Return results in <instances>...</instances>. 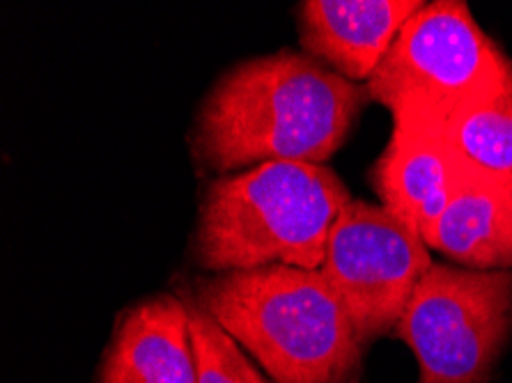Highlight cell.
<instances>
[{"label": "cell", "instance_id": "1", "mask_svg": "<svg viewBox=\"0 0 512 383\" xmlns=\"http://www.w3.org/2000/svg\"><path fill=\"white\" fill-rule=\"evenodd\" d=\"M352 83L306 53L281 49L219 76L193 120L189 145L216 175L267 161L324 166L352 134L368 104Z\"/></svg>", "mask_w": 512, "mask_h": 383}, {"label": "cell", "instance_id": "2", "mask_svg": "<svg viewBox=\"0 0 512 383\" xmlns=\"http://www.w3.org/2000/svg\"><path fill=\"white\" fill-rule=\"evenodd\" d=\"M354 198L331 168L267 161L221 175L200 198L191 255L207 273L297 267L320 271L338 216Z\"/></svg>", "mask_w": 512, "mask_h": 383}, {"label": "cell", "instance_id": "3", "mask_svg": "<svg viewBox=\"0 0 512 383\" xmlns=\"http://www.w3.org/2000/svg\"><path fill=\"white\" fill-rule=\"evenodd\" d=\"M193 296L274 383H356L363 345L322 271L262 267L193 280Z\"/></svg>", "mask_w": 512, "mask_h": 383}, {"label": "cell", "instance_id": "4", "mask_svg": "<svg viewBox=\"0 0 512 383\" xmlns=\"http://www.w3.org/2000/svg\"><path fill=\"white\" fill-rule=\"evenodd\" d=\"M512 85V60L462 0H434L411 14L366 83L393 129L437 134L455 113Z\"/></svg>", "mask_w": 512, "mask_h": 383}, {"label": "cell", "instance_id": "5", "mask_svg": "<svg viewBox=\"0 0 512 383\" xmlns=\"http://www.w3.org/2000/svg\"><path fill=\"white\" fill-rule=\"evenodd\" d=\"M395 333L418 361V383H485L512 333V271L432 262Z\"/></svg>", "mask_w": 512, "mask_h": 383}, {"label": "cell", "instance_id": "6", "mask_svg": "<svg viewBox=\"0 0 512 383\" xmlns=\"http://www.w3.org/2000/svg\"><path fill=\"white\" fill-rule=\"evenodd\" d=\"M430 267V248L421 234L382 205L352 200L333 225L320 271L366 347L395 331Z\"/></svg>", "mask_w": 512, "mask_h": 383}, {"label": "cell", "instance_id": "7", "mask_svg": "<svg viewBox=\"0 0 512 383\" xmlns=\"http://www.w3.org/2000/svg\"><path fill=\"white\" fill-rule=\"evenodd\" d=\"M418 0H306L297 10L306 56L347 81H370Z\"/></svg>", "mask_w": 512, "mask_h": 383}, {"label": "cell", "instance_id": "8", "mask_svg": "<svg viewBox=\"0 0 512 383\" xmlns=\"http://www.w3.org/2000/svg\"><path fill=\"white\" fill-rule=\"evenodd\" d=\"M469 170L437 134L393 129L370 168V184L386 211L425 241Z\"/></svg>", "mask_w": 512, "mask_h": 383}, {"label": "cell", "instance_id": "9", "mask_svg": "<svg viewBox=\"0 0 512 383\" xmlns=\"http://www.w3.org/2000/svg\"><path fill=\"white\" fill-rule=\"evenodd\" d=\"M99 383H198L189 310L180 294H157L118 317Z\"/></svg>", "mask_w": 512, "mask_h": 383}, {"label": "cell", "instance_id": "10", "mask_svg": "<svg viewBox=\"0 0 512 383\" xmlns=\"http://www.w3.org/2000/svg\"><path fill=\"white\" fill-rule=\"evenodd\" d=\"M425 246L473 271H512V179L469 173Z\"/></svg>", "mask_w": 512, "mask_h": 383}, {"label": "cell", "instance_id": "11", "mask_svg": "<svg viewBox=\"0 0 512 383\" xmlns=\"http://www.w3.org/2000/svg\"><path fill=\"white\" fill-rule=\"evenodd\" d=\"M437 136L469 173L512 179V85L462 108Z\"/></svg>", "mask_w": 512, "mask_h": 383}, {"label": "cell", "instance_id": "12", "mask_svg": "<svg viewBox=\"0 0 512 383\" xmlns=\"http://www.w3.org/2000/svg\"><path fill=\"white\" fill-rule=\"evenodd\" d=\"M189 310L198 383H269L248 361L244 349L209 312L193 292H180Z\"/></svg>", "mask_w": 512, "mask_h": 383}]
</instances>
